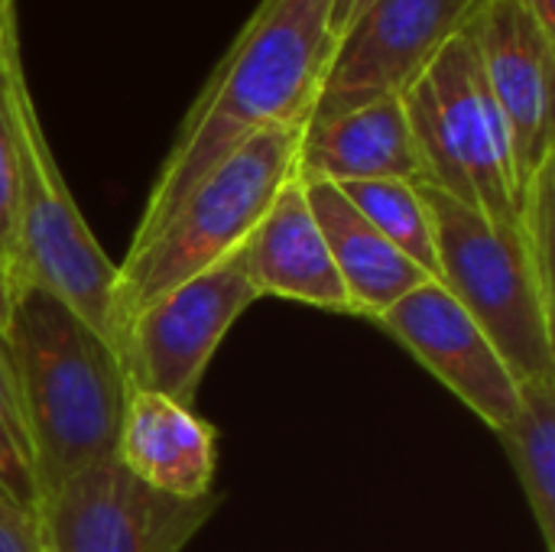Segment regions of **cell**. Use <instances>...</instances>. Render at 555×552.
<instances>
[{
	"mask_svg": "<svg viewBox=\"0 0 555 552\" xmlns=\"http://www.w3.org/2000/svg\"><path fill=\"white\" fill-rule=\"evenodd\" d=\"M332 0H260L192 101L166 153L130 247L150 241L185 195L241 143L306 124L335 52Z\"/></svg>",
	"mask_w": 555,
	"mask_h": 552,
	"instance_id": "cell-1",
	"label": "cell"
},
{
	"mask_svg": "<svg viewBox=\"0 0 555 552\" xmlns=\"http://www.w3.org/2000/svg\"><path fill=\"white\" fill-rule=\"evenodd\" d=\"M3 345L42 504L68 478L114 459L130 387L114 345L36 286L16 290Z\"/></svg>",
	"mask_w": 555,
	"mask_h": 552,
	"instance_id": "cell-2",
	"label": "cell"
},
{
	"mask_svg": "<svg viewBox=\"0 0 555 552\" xmlns=\"http://www.w3.org/2000/svg\"><path fill=\"white\" fill-rule=\"evenodd\" d=\"M306 124L270 127L221 159L140 247L117 264L114 342L124 322L172 286L241 251L280 189L296 179V153Z\"/></svg>",
	"mask_w": 555,
	"mask_h": 552,
	"instance_id": "cell-3",
	"label": "cell"
},
{
	"mask_svg": "<svg viewBox=\"0 0 555 552\" xmlns=\"http://www.w3.org/2000/svg\"><path fill=\"white\" fill-rule=\"evenodd\" d=\"M403 107L420 146L423 182L520 234L511 140L468 26L406 88Z\"/></svg>",
	"mask_w": 555,
	"mask_h": 552,
	"instance_id": "cell-4",
	"label": "cell"
},
{
	"mask_svg": "<svg viewBox=\"0 0 555 552\" xmlns=\"http://www.w3.org/2000/svg\"><path fill=\"white\" fill-rule=\"evenodd\" d=\"M20 143V198L13 231V283L36 286L65 303L81 322L114 345L117 264L88 228L46 140L23 65L10 78ZM117 351V348H114Z\"/></svg>",
	"mask_w": 555,
	"mask_h": 552,
	"instance_id": "cell-5",
	"label": "cell"
},
{
	"mask_svg": "<svg viewBox=\"0 0 555 552\" xmlns=\"http://www.w3.org/2000/svg\"><path fill=\"white\" fill-rule=\"evenodd\" d=\"M433 218L439 283L485 329L514 377L555 374V296L540 283L524 238L420 182Z\"/></svg>",
	"mask_w": 555,
	"mask_h": 552,
	"instance_id": "cell-6",
	"label": "cell"
},
{
	"mask_svg": "<svg viewBox=\"0 0 555 552\" xmlns=\"http://www.w3.org/2000/svg\"><path fill=\"white\" fill-rule=\"evenodd\" d=\"M257 299L244 254L234 251L137 309L114 342L127 387L192 407L215 351Z\"/></svg>",
	"mask_w": 555,
	"mask_h": 552,
	"instance_id": "cell-7",
	"label": "cell"
},
{
	"mask_svg": "<svg viewBox=\"0 0 555 552\" xmlns=\"http://www.w3.org/2000/svg\"><path fill=\"white\" fill-rule=\"evenodd\" d=\"M221 495L179 501L140 485L107 459L39 504L46 552H185L218 514Z\"/></svg>",
	"mask_w": 555,
	"mask_h": 552,
	"instance_id": "cell-8",
	"label": "cell"
},
{
	"mask_svg": "<svg viewBox=\"0 0 555 552\" xmlns=\"http://www.w3.org/2000/svg\"><path fill=\"white\" fill-rule=\"evenodd\" d=\"M485 0H374L338 39L309 120L403 98Z\"/></svg>",
	"mask_w": 555,
	"mask_h": 552,
	"instance_id": "cell-9",
	"label": "cell"
},
{
	"mask_svg": "<svg viewBox=\"0 0 555 552\" xmlns=\"http://www.w3.org/2000/svg\"><path fill=\"white\" fill-rule=\"evenodd\" d=\"M468 33L478 46L485 85L511 140L514 185L517 202L524 205L533 176L555 159V36L517 0H485L472 16Z\"/></svg>",
	"mask_w": 555,
	"mask_h": 552,
	"instance_id": "cell-10",
	"label": "cell"
},
{
	"mask_svg": "<svg viewBox=\"0 0 555 552\" xmlns=\"http://www.w3.org/2000/svg\"><path fill=\"white\" fill-rule=\"evenodd\" d=\"M406 348L449 394H455L494 433L514 416L520 381L491 345L485 329L442 286L426 283L374 319Z\"/></svg>",
	"mask_w": 555,
	"mask_h": 552,
	"instance_id": "cell-11",
	"label": "cell"
},
{
	"mask_svg": "<svg viewBox=\"0 0 555 552\" xmlns=\"http://www.w3.org/2000/svg\"><path fill=\"white\" fill-rule=\"evenodd\" d=\"M114 459L140 485L195 501L215 491L218 433L185 403L153 390H130Z\"/></svg>",
	"mask_w": 555,
	"mask_h": 552,
	"instance_id": "cell-12",
	"label": "cell"
},
{
	"mask_svg": "<svg viewBox=\"0 0 555 552\" xmlns=\"http://www.w3.org/2000/svg\"><path fill=\"white\" fill-rule=\"evenodd\" d=\"M241 254L260 299L273 296L338 316H354L299 179H289L280 189Z\"/></svg>",
	"mask_w": 555,
	"mask_h": 552,
	"instance_id": "cell-13",
	"label": "cell"
},
{
	"mask_svg": "<svg viewBox=\"0 0 555 552\" xmlns=\"http://www.w3.org/2000/svg\"><path fill=\"white\" fill-rule=\"evenodd\" d=\"M296 179L332 185L371 179L423 182V159L403 98H384L338 117L306 120Z\"/></svg>",
	"mask_w": 555,
	"mask_h": 552,
	"instance_id": "cell-14",
	"label": "cell"
},
{
	"mask_svg": "<svg viewBox=\"0 0 555 552\" xmlns=\"http://www.w3.org/2000/svg\"><path fill=\"white\" fill-rule=\"evenodd\" d=\"M309 208L325 234L338 280L354 306V319L374 322L413 290L436 283L400 247H393L332 182H302Z\"/></svg>",
	"mask_w": 555,
	"mask_h": 552,
	"instance_id": "cell-15",
	"label": "cell"
},
{
	"mask_svg": "<svg viewBox=\"0 0 555 552\" xmlns=\"http://www.w3.org/2000/svg\"><path fill=\"white\" fill-rule=\"evenodd\" d=\"M543 552H555V374L520 384L514 416L498 429Z\"/></svg>",
	"mask_w": 555,
	"mask_h": 552,
	"instance_id": "cell-16",
	"label": "cell"
},
{
	"mask_svg": "<svg viewBox=\"0 0 555 552\" xmlns=\"http://www.w3.org/2000/svg\"><path fill=\"white\" fill-rule=\"evenodd\" d=\"M338 189L393 247H400L416 267H423L439 283L433 218L420 182L371 179V182H345Z\"/></svg>",
	"mask_w": 555,
	"mask_h": 552,
	"instance_id": "cell-17",
	"label": "cell"
},
{
	"mask_svg": "<svg viewBox=\"0 0 555 552\" xmlns=\"http://www.w3.org/2000/svg\"><path fill=\"white\" fill-rule=\"evenodd\" d=\"M0 495L16 508L39 514V485L33 472L29 436H26L3 335H0Z\"/></svg>",
	"mask_w": 555,
	"mask_h": 552,
	"instance_id": "cell-18",
	"label": "cell"
},
{
	"mask_svg": "<svg viewBox=\"0 0 555 552\" xmlns=\"http://www.w3.org/2000/svg\"><path fill=\"white\" fill-rule=\"evenodd\" d=\"M23 65L20 59V33L16 16H10L0 29V254L13 257V231H16V198H20V143L16 120L10 104V78Z\"/></svg>",
	"mask_w": 555,
	"mask_h": 552,
	"instance_id": "cell-19",
	"label": "cell"
},
{
	"mask_svg": "<svg viewBox=\"0 0 555 552\" xmlns=\"http://www.w3.org/2000/svg\"><path fill=\"white\" fill-rule=\"evenodd\" d=\"M0 552H46L39 517L0 495Z\"/></svg>",
	"mask_w": 555,
	"mask_h": 552,
	"instance_id": "cell-20",
	"label": "cell"
},
{
	"mask_svg": "<svg viewBox=\"0 0 555 552\" xmlns=\"http://www.w3.org/2000/svg\"><path fill=\"white\" fill-rule=\"evenodd\" d=\"M374 0H332V20H328V26H332V36L338 39L367 7H371Z\"/></svg>",
	"mask_w": 555,
	"mask_h": 552,
	"instance_id": "cell-21",
	"label": "cell"
},
{
	"mask_svg": "<svg viewBox=\"0 0 555 552\" xmlns=\"http://www.w3.org/2000/svg\"><path fill=\"white\" fill-rule=\"evenodd\" d=\"M13 299H16V283H13V270H10V260L0 254V335L7 332V322H10V309H13Z\"/></svg>",
	"mask_w": 555,
	"mask_h": 552,
	"instance_id": "cell-22",
	"label": "cell"
},
{
	"mask_svg": "<svg viewBox=\"0 0 555 552\" xmlns=\"http://www.w3.org/2000/svg\"><path fill=\"white\" fill-rule=\"evenodd\" d=\"M550 36H555V0H517Z\"/></svg>",
	"mask_w": 555,
	"mask_h": 552,
	"instance_id": "cell-23",
	"label": "cell"
},
{
	"mask_svg": "<svg viewBox=\"0 0 555 552\" xmlns=\"http://www.w3.org/2000/svg\"><path fill=\"white\" fill-rule=\"evenodd\" d=\"M10 16H16V0H0V29Z\"/></svg>",
	"mask_w": 555,
	"mask_h": 552,
	"instance_id": "cell-24",
	"label": "cell"
}]
</instances>
